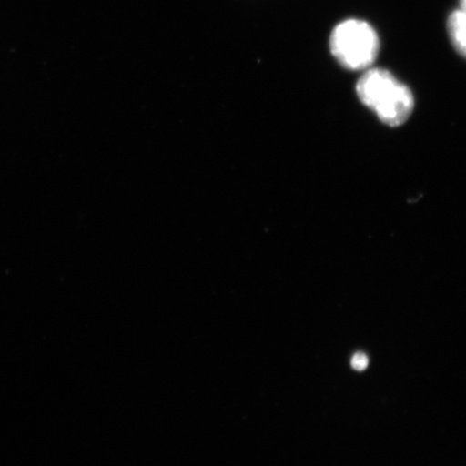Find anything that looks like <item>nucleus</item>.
I'll use <instances>...</instances> for the list:
<instances>
[{
  "mask_svg": "<svg viewBox=\"0 0 466 466\" xmlns=\"http://www.w3.org/2000/svg\"><path fill=\"white\" fill-rule=\"evenodd\" d=\"M357 93L360 102L390 127L405 124L415 107L410 87L386 69H366L357 85Z\"/></svg>",
  "mask_w": 466,
  "mask_h": 466,
  "instance_id": "nucleus-1",
  "label": "nucleus"
},
{
  "mask_svg": "<svg viewBox=\"0 0 466 466\" xmlns=\"http://www.w3.org/2000/svg\"><path fill=\"white\" fill-rule=\"evenodd\" d=\"M448 35L460 55L466 58V13L461 9L453 11L448 17Z\"/></svg>",
  "mask_w": 466,
  "mask_h": 466,
  "instance_id": "nucleus-3",
  "label": "nucleus"
},
{
  "mask_svg": "<svg viewBox=\"0 0 466 466\" xmlns=\"http://www.w3.org/2000/svg\"><path fill=\"white\" fill-rule=\"evenodd\" d=\"M460 9L466 13V0H460Z\"/></svg>",
  "mask_w": 466,
  "mask_h": 466,
  "instance_id": "nucleus-5",
  "label": "nucleus"
},
{
  "mask_svg": "<svg viewBox=\"0 0 466 466\" xmlns=\"http://www.w3.org/2000/svg\"><path fill=\"white\" fill-rule=\"evenodd\" d=\"M370 359L365 353H355L351 359V366L354 370L364 371L369 367Z\"/></svg>",
  "mask_w": 466,
  "mask_h": 466,
  "instance_id": "nucleus-4",
  "label": "nucleus"
},
{
  "mask_svg": "<svg viewBox=\"0 0 466 466\" xmlns=\"http://www.w3.org/2000/svg\"><path fill=\"white\" fill-rule=\"evenodd\" d=\"M329 48L341 66L351 71H366L376 61L380 42L369 23L350 19L334 28Z\"/></svg>",
  "mask_w": 466,
  "mask_h": 466,
  "instance_id": "nucleus-2",
  "label": "nucleus"
}]
</instances>
